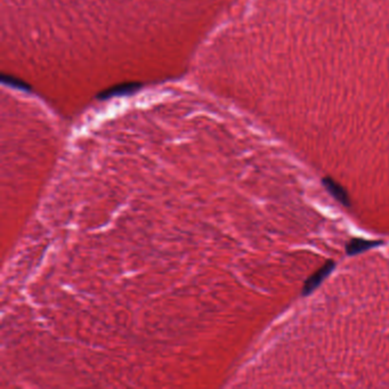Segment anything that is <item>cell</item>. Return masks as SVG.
<instances>
[{
  "label": "cell",
  "instance_id": "6da1fadb",
  "mask_svg": "<svg viewBox=\"0 0 389 389\" xmlns=\"http://www.w3.org/2000/svg\"><path fill=\"white\" fill-rule=\"evenodd\" d=\"M335 266H336L335 262L329 261V262H326L324 265L319 269V271H316L314 274H312V275L308 277L307 281H306L304 284L303 295H308L312 293L314 290L323 282V280L326 276L330 275L331 272L335 269Z\"/></svg>",
  "mask_w": 389,
  "mask_h": 389
},
{
  "label": "cell",
  "instance_id": "7a4b0ae2",
  "mask_svg": "<svg viewBox=\"0 0 389 389\" xmlns=\"http://www.w3.org/2000/svg\"><path fill=\"white\" fill-rule=\"evenodd\" d=\"M139 88H141V85L137 84V82H128V84H120L117 86H113L107 88V89L103 90L98 98L101 100H107V98H112L116 96H123V95H128V94H133V92L137 91Z\"/></svg>",
  "mask_w": 389,
  "mask_h": 389
},
{
  "label": "cell",
  "instance_id": "3957f363",
  "mask_svg": "<svg viewBox=\"0 0 389 389\" xmlns=\"http://www.w3.org/2000/svg\"><path fill=\"white\" fill-rule=\"evenodd\" d=\"M323 185L325 186V189L328 190L329 193L332 195L336 200H338L340 203H342L346 207L350 206L349 196H348V194H347L346 190L342 188L340 184L337 183L336 180L326 177V178L323 179Z\"/></svg>",
  "mask_w": 389,
  "mask_h": 389
},
{
  "label": "cell",
  "instance_id": "277c9868",
  "mask_svg": "<svg viewBox=\"0 0 389 389\" xmlns=\"http://www.w3.org/2000/svg\"><path fill=\"white\" fill-rule=\"evenodd\" d=\"M380 245H382L381 241H370L364 240V238H353V240L348 242V245L346 246V252L347 255L354 256L357 255V253L366 251L369 250V249H372Z\"/></svg>",
  "mask_w": 389,
  "mask_h": 389
},
{
  "label": "cell",
  "instance_id": "5b68a950",
  "mask_svg": "<svg viewBox=\"0 0 389 389\" xmlns=\"http://www.w3.org/2000/svg\"><path fill=\"white\" fill-rule=\"evenodd\" d=\"M2 81H3V84L8 85V86H12L14 88H17V89H20V90L29 91L31 89L29 84H27V82H24L23 80L18 79V78L13 77V76H9V75H3Z\"/></svg>",
  "mask_w": 389,
  "mask_h": 389
}]
</instances>
